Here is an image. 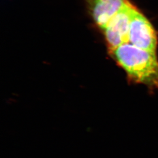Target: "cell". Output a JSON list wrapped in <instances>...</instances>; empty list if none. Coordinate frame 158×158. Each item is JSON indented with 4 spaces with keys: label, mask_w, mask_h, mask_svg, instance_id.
Listing matches in <instances>:
<instances>
[{
    "label": "cell",
    "mask_w": 158,
    "mask_h": 158,
    "mask_svg": "<svg viewBox=\"0 0 158 158\" xmlns=\"http://www.w3.org/2000/svg\"><path fill=\"white\" fill-rule=\"evenodd\" d=\"M117 62L128 77L150 90L158 89V60L155 52L126 43L113 51Z\"/></svg>",
    "instance_id": "obj_1"
},
{
    "label": "cell",
    "mask_w": 158,
    "mask_h": 158,
    "mask_svg": "<svg viewBox=\"0 0 158 158\" xmlns=\"http://www.w3.org/2000/svg\"><path fill=\"white\" fill-rule=\"evenodd\" d=\"M136 8L128 1L104 29L109 51L113 52L129 42L130 23Z\"/></svg>",
    "instance_id": "obj_2"
},
{
    "label": "cell",
    "mask_w": 158,
    "mask_h": 158,
    "mask_svg": "<svg viewBox=\"0 0 158 158\" xmlns=\"http://www.w3.org/2000/svg\"><path fill=\"white\" fill-rule=\"evenodd\" d=\"M129 42L139 48L153 52H155L157 46V37L152 24L136 8L130 23Z\"/></svg>",
    "instance_id": "obj_3"
},
{
    "label": "cell",
    "mask_w": 158,
    "mask_h": 158,
    "mask_svg": "<svg viewBox=\"0 0 158 158\" xmlns=\"http://www.w3.org/2000/svg\"><path fill=\"white\" fill-rule=\"evenodd\" d=\"M91 15L102 29L113 17L127 3L128 0H87Z\"/></svg>",
    "instance_id": "obj_4"
}]
</instances>
